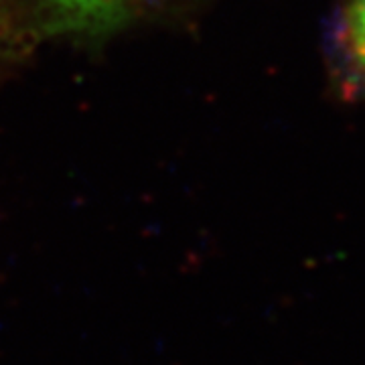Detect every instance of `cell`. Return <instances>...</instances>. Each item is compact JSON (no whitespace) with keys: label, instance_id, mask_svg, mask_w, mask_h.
<instances>
[{"label":"cell","instance_id":"obj_1","mask_svg":"<svg viewBox=\"0 0 365 365\" xmlns=\"http://www.w3.org/2000/svg\"><path fill=\"white\" fill-rule=\"evenodd\" d=\"M138 0H39L57 29L98 33L120 25Z\"/></svg>","mask_w":365,"mask_h":365},{"label":"cell","instance_id":"obj_2","mask_svg":"<svg viewBox=\"0 0 365 365\" xmlns=\"http://www.w3.org/2000/svg\"><path fill=\"white\" fill-rule=\"evenodd\" d=\"M343 41L353 63L365 76V0H349L343 16Z\"/></svg>","mask_w":365,"mask_h":365}]
</instances>
